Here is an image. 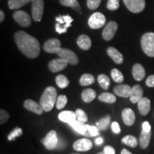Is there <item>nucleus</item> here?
I'll use <instances>...</instances> for the list:
<instances>
[{
	"mask_svg": "<svg viewBox=\"0 0 154 154\" xmlns=\"http://www.w3.org/2000/svg\"><path fill=\"white\" fill-rule=\"evenodd\" d=\"M14 41L19 50L26 57L34 59L39 55V42L34 36L23 31H19L14 34Z\"/></svg>",
	"mask_w": 154,
	"mask_h": 154,
	"instance_id": "obj_1",
	"label": "nucleus"
},
{
	"mask_svg": "<svg viewBox=\"0 0 154 154\" xmlns=\"http://www.w3.org/2000/svg\"><path fill=\"white\" fill-rule=\"evenodd\" d=\"M57 90L53 86H49L44 90L43 94L40 99L39 103L43 108L44 111L46 112L52 110L54 106V103L57 102Z\"/></svg>",
	"mask_w": 154,
	"mask_h": 154,
	"instance_id": "obj_2",
	"label": "nucleus"
},
{
	"mask_svg": "<svg viewBox=\"0 0 154 154\" xmlns=\"http://www.w3.org/2000/svg\"><path fill=\"white\" fill-rule=\"evenodd\" d=\"M142 49L146 55L154 57V33L149 32L144 34L140 41Z\"/></svg>",
	"mask_w": 154,
	"mask_h": 154,
	"instance_id": "obj_3",
	"label": "nucleus"
},
{
	"mask_svg": "<svg viewBox=\"0 0 154 154\" xmlns=\"http://www.w3.org/2000/svg\"><path fill=\"white\" fill-rule=\"evenodd\" d=\"M56 32L59 34L66 33L68 28L72 26L73 19L69 15H59L56 17Z\"/></svg>",
	"mask_w": 154,
	"mask_h": 154,
	"instance_id": "obj_4",
	"label": "nucleus"
},
{
	"mask_svg": "<svg viewBox=\"0 0 154 154\" xmlns=\"http://www.w3.org/2000/svg\"><path fill=\"white\" fill-rule=\"evenodd\" d=\"M106 17L102 13L95 12L88 19V24L90 28L93 29H98L101 28L106 24Z\"/></svg>",
	"mask_w": 154,
	"mask_h": 154,
	"instance_id": "obj_5",
	"label": "nucleus"
},
{
	"mask_svg": "<svg viewBox=\"0 0 154 154\" xmlns=\"http://www.w3.org/2000/svg\"><path fill=\"white\" fill-rule=\"evenodd\" d=\"M58 57L66 61L68 63L72 65H76L79 62V58L76 54L72 50L64 48H61L57 53Z\"/></svg>",
	"mask_w": 154,
	"mask_h": 154,
	"instance_id": "obj_6",
	"label": "nucleus"
},
{
	"mask_svg": "<svg viewBox=\"0 0 154 154\" xmlns=\"http://www.w3.org/2000/svg\"><path fill=\"white\" fill-rule=\"evenodd\" d=\"M44 0H32V18L35 22H40L44 14Z\"/></svg>",
	"mask_w": 154,
	"mask_h": 154,
	"instance_id": "obj_7",
	"label": "nucleus"
},
{
	"mask_svg": "<svg viewBox=\"0 0 154 154\" xmlns=\"http://www.w3.org/2000/svg\"><path fill=\"white\" fill-rule=\"evenodd\" d=\"M42 143L45 146L47 150H53L57 147L58 145V138L57 133L55 131H50L48 134L46 135L44 139H42Z\"/></svg>",
	"mask_w": 154,
	"mask_h": 154,
	"instance_id": "obj_8",
	"label": "nucleus"
},
{
	"mask_svg": "<svg viewBox=\"0 0 154 154\" xmlns=\"http://www.w3.org/2000/svg\"><path fill=\"white\" fill-rule=\"evenodd\" d=\"M128 10L134 13L141 12L145 8V0H123Z\"/></svg>",
	"mask_w": 154,
	"mask_h": 154,
	"instance_id": "obj_9",
	"label": "nucleus"
},
{
	"mask_svg": "<svg viewBox=\"0 0 154 154\" xmlns=\"http://www.w3.org/2000/svg\"><path fill=\"white\" fill-rule=\"evenodd\" d=\"M117 29H118V24L114 21H111L107 23L102 32L103 39H105L106 41H110L111 39H112Z\"/></svg>",
	"mask_w": 154,
	"mask_h": 154,
	"instance_id": "obj_10",
	"label": "nucleus"
},
{
	"mask_svg": "<svg viewBox=\"0 0 154 154\" xmlns=\"http://www.w3.org/2000/svg\"><path fill=\"white\" fill-rule=\"evenodd\" d=\"M14 20L22 26H29L31 24V18L27 13L24 11H17L13 14Z\"/></svg>",
	"mask_w": 154,
	"mask_h": 154,
	"instance_id": "obj_11",
	"label": "nucleus"
},
{
	"mask_svg": "<svg viewBox=\"0 0 154 154\" xmlns=\"http://www.w3.org/2000/svg\"><path fill=\"white\" fill-rule=\"evenodd\" d=\"M61 49V42L57 38H51L47 40L44 44V50L47 53H57Z\"/></svg>",
	"mask_w": 154,
	"mask_h": 154,
	"instance_id": "obj_12",
	"label": "nucleus"
},
{
	"mask_svg": "<svg viewBox=\"0 0 154 154\" xmlns=\"http://www.w3.org/2000/svg\"><path fill=\"white\" fill-rule=\"evenodd\" d=\"M68 62L65 61L64 59L59 58L51 60L49 63V69L51 72L56 73L62 71L67 66Z\"/></svg>",
	"mask_w": 154,
	"mask_h": 154,
	"instance_id": "obj_13",
	"label": "nucleus"
},
{
	"mask_svg": "<svg viewBox=\"0 0 154 154\" xmlns=\"http://www.w3.org/2000/svg\"><path fill=\"white\" fill-rule=\"evenodd\" d=\"M93 143L88 138H81L75 141L73 144V148L77 151H87L91 149Z\"/></svg>",
	"mask_w": 154,
	"mask_h": 154,
	"instance_id": "obj_14",
	"label": "nucleus"
},
{
	"mask_svg": "<svg viewBox=\"0 0 154 154\" xmlns=\"http://www.w3.org/2000/svg\"><path fill=\"white\" fill-rule=\"evenodd\" d=\"M24 106L26 110L32 111L36 114L41 115L43 113V108L41 106L40 103H36V101H33V100L28 99L26 100L24 103Z\"/></svg>",
	"mask_w": 154,
	"mask_h": 154,
	"instance_id": "obj_15",
	"label": "nucleus"
},
{
	"mask_svg": "<svg viewBox=\"0 0 154 154\" xmlns=\"http://www.w3.org/2000/svg\"><path fill=\"white\" fill-rule=\"evenodd\" d=\"M132 88L127 84H119L113 88V92L116 95L123 98L130 97Z\"/></svg>",
	"mask_w": 154,
	"mask_h": 154,
	"instance_id": "obj_16",
	"label": "nucleus"
},
{
	"mask_svg": "<svg viewBox=\"0 0 154 154\" xmlns=\"http://www.w3.org/2000/svg\"><path fill=\"white\" fill-rule=\"evenodd\" d=\"M58 118L62 122L66 123L71 125L76 120V113L71 111H63L60 113H59Z\"/></svg>",
	"mask_w": 154,
	"mask_h": 154,
	"instance_id": "obj_17",
	"label": "nucleus"
},
{
	"mask_svg": "<svg viewBox=\"0 0 154 154\" xmlns=\"http://www.w3.org/2000/svg\"><path fill=\"white\" fill-rule=\"evenodd\" d=\"M122 119L126 126H131L134 124L135 120H136V116L131 109L127 108L122 111Z\"/></svg>",
	"mask_w": 154,
	"mask_h": 154,
	"instance_id": "obj_18",
	"label": "nucleus"
},
{
	"mask_svg": "<svg viewBox=\"0 0 154 154\" xmlns=\"http://www.w3.org/2000/svg\"><path fill=\"white\" fill-rule=\"evenodd\" d=\"M138 108L140 114L147 115L151 110V101L146 97L141 98L138 102Z\"/></svg>",
	"mask_w": 154,
	"mask_h": 154,
	"instance_id": "obj_19",
	"label": "nucleus"
},
{
	"mask_svg": "<svg viewBox=\"0 0 154 154\" xmlns=\"http://www.w3.org/2000/svg\"><path fill=\"white\" fill-rule=\"evenodd\" d=\"M143 88H141V86L138 84L132 87V91L131 94L130 96V100L132 103H138L139 101V100L143 98Z\"/></svg>",
	"mask_w": 154,
	"mask_h": 154,
	"instance_id": "obj_20",
	"label": "nucleus"
},
{
	"mask_svg": "<svg viewBox=\"0 0 154 154\" xmlns=\"http://www.w3.org/2000/svg\"><path fill=\"white\" fill-rule=\"evenodd\" d=\"M107 54L111 59L117 64H121L124 62V57L116 49L110 47L107 49Z\"/></svg>",
	"mask_w": 154,
	"mask_h": 154,
	"instance_id": "obj_21",
	"label": "nucleus"
},
{
	"mask_svg": "<svg viewBox=\"0 0 154 154\" xmlns=\"http://www.w3.org/2000/svg\"><path fill=\"white\" fill-rule=\"evenodd\" d=\"M132 74L133 77L135 80L141 81L143 80L145 77L146 72L145 69L140 63H136L132 69Z\"/></svg>",
	"mask_w": 154,
	"mask_h": 154,
	"instance_id": "obj_22",
	"label": "nucleus"
},
{
	"mask_svg": "<svg viewBox=\"0 0 154 154\" xmlns=\"http://www.w3.org/2000/svg\"><path fill=\"white\" fill-rule=\"evenodd\" d=\"M77 44L83 50H88L91 47V40L89 36L82 34L77 38Z\"/></svg>",
	"mask_w": 154,
	"mask_h": 154,
	"instance_id": "obj_23",
	"label": "nucleus"
},
{
	"mask_svg": "<svg viewBox=\"0 0 154 154\" xmlns=\"http://www.w3.org/2000/svg\"><path fill=\"white\" fill-rule=\"evenodd\" d=\"M151 137V132H146L142 130L139 137V143L140 146L143 149H145L149 145L150 140Z\"/></svg>",
	"mask_w": 154,
	"mask_h": 154,
	"instance_id": "obj_24",
	"label": "nucleus"
},
{
	"mask_svg": "<svg viewBox=\"0 0 154 154\" xmlns=\"http://www.w3.org/2000/svg\"><path fill=\"white\" fill-rule=\"evenodd\" d=\"M96 96V91L91 88H87L85 89L82 94V100L85 103H90L95 99Z\"/></svg>",
	"mask_w": 154,
	"mask_h": 154,
	"instance_id": "obj_25",
	"label": "nucleus"
},
{
	"mask_svg": "<svg viewBox=\"0 0 154 154\" xmlns=\"http://www.w3.org/2000/svg\"><path fill=\"white\" fill-rule=\"evenodd\" d=\"M59 2L63 6L72 7L78 13L82 14V9H81L79 4L77 0H59Z\"/></svg>",
	"mask_w": 154,
	"mask_h": 154,
	"instance_id": "obj_26",
	"label": "nucleus"
},
{
	"mask_svg": "<svg viewBox=\"0 0 154 154\" xmlns=\"http://www.w3.org/2000/svg\"><path fill=\"white\" fill-rule=\"evenodd\" d=\"M32 2V0H9L8 6L11 9H17Z\"/></svg>",
	"mask_w": 154,
	"mask_h": 154,
	"instance_id": "obj_27",
	"label": "nucleus"
},
{
	"mask_svg": "<svg viewBox=\"0 0 154 154\" xmlns=\"http://www.w3.org/2000/svg\"><path fill=\"white\" fill-rule=\"evenodd\" d=\"M70 126H72L76 132L79 133L81 134L84 135L86 134V132L87 131L86 125L84 124V122H82V121L76 120L74 123H72Z\"/></svg>",
	"mask_w": 154,
	"mask_h": 154,
	"instance_id": "obj_28",
	"label": "nucleus"
},
{
	"mask_svg": "<svg viewBox=\"0 0 154 154\" xmlns=\"http://www.w3.org/2000/svg\"><path fill=\"white\" fill-rule=\"evenodd\" d=\"M95 82V79L93 75L90 74H84L81 76L79 84L82 86H88L93 84Z\"/></svg>",
	"mask_w": 154,
	"mask_h": 154,
	"instance_id": "obj_29",
	"label": "nucleus"
},
{
	"mask_svg": "<svg viewBox=\"0 0 154 154\" xmlns=\"http://www.w3.org/2000/svg\"><path fill=\"white\" fill-rule=\"evenodd\" d=\"M121 142L125 145L130 146L131 148L136 147L138 145V140L136 137L131 135H127L121 139Z\"/></svg>",
	"mask_w": 154,
	"mask_h": 154,
	"instance_id": "obj_30",
	"label": "nucleus"
},
{
	"mask_svg": "<svg viewBox=\"0 0 154 154\" xmlns=\"http://www.w3.org/2000/svg\"><path fill=\"white\" fill-rule=\"evenodd\" d=\"M98 83L99 84V85L101 86V87L104 90L109 89V86H110V79L105 74H100L98 76Z\"/></svg>",
	"mask_w": 154,
	"mask_h": 154,
	"instance_id": "obj_31",
	"label": "nucleus"
},
{
	"mask_svg": "<svg viewBox=\"0 0 154 154\" xmlns=\"http://www.w3.org/2000/svg\"><path fill=\"white\" fill-rule=\"evenodd\" d=\"M99 101L105 102L108 103H113L116 101V98L113 94L111 93H108V92H104L102 93L101 95L99 96Z\"/></svg>",
	"mask_w": 154,
	"mask_h": 154,
	"instance_id": "obj_32",
	"label": "nucleus"
},
{
	"mask_svg": "<svg viewBox=\"0 0 154 154\" xmlns=\"http://www.w3.org/2000/svg\"><path fill=\"white\" fill-rule=\"evenodd\" d=\"M56 84L61 88H65L69 86V81L66 76L63 74H59L56 77Z\"/></svg>",
	"mask_w": 154,
	"mask_h": 154,
	"instance_id": "obj_33",
	"label": "nucleus"
},
{
	"mask_svg": "<svg viewBox=\"0 0 154 154\" xmlns=\"http://www.w3.org/2000/svg\"><path fill=\"white\" fill-rule=\"evenodd\" d=\"M111 122V117L110 116H106L103 117V119H101L99 121H98L96 123V126L99 128V130H106L108 128V126H109Z\"/></svg>",
	"mask_w": 154,
	"mask_h": 154,
	"instance_id": "obj_34",
	"label": "nucleus"
},
{
	"mask_svg": "<svg viewBox=\"0 0 154 154\" xmlns=\"http://www.w3.org/2000/svg\"><path fill=\"white\" fill-rule=\"evenodd\" d=\"M111 77H112L113 80L115 82L121 84V83L124 82V75H123L121 71H119V69H112V71H111Z\"/></svg>",
	"mask_w": 154,
	"mask_h": 154,
	"instance_id": "obj_35",
	"label": "nucleus"
},
{
	"mask_svg": "<svg viewBox=\"0 0 154 154\" xmlns=\"http://www.w3.org/2000/svg\"><path fill=\"white\" fill-rule=\"evenodd\" d=\"M67 101H68V100H67V97L66 96L60 95L57 97V102H56V107H57V109H63V108L66 106Z\"/></svg>",
	"mask_w": 154,
	"mask_h": 154,
	"instance_id": "obj_36",
	"label": "nucleus"
},
{
	"mask_svg": "<svg viewBox=\"0 0 154 154\" xmlns=\"http://www.w3.org/2000/svg\"><path fill=\"white\" fill-rule=\"evenodd\" d=\"M76 119L78 121H82V122H86L88 120V116L86 115V112L84 111H83L82 109H76Z\"/></svg>",
	"mask_w": 154,
	"mask_h": 154,
	"instance_id": "obj_37",
	"label": "nucleus"
},
{
	"mask_svg": "<svg viewBox=\"0 0 154 154\" xmlns=\"http://www.w3.org/2000/svg\"><path fill=\"white\" fill-rule=\"evenodd\" d=\"M22 135V129L20 128H15L14 130H13L12 131H11L10 134L8 135V138L9 140H12L16 138L17 137H18V136H20Z\"/></svg>",
	"mask_w": 154,
	"mask_h": 154,
	"instance_id": "obj_38",
	"label": "nucleus"
},
{
	"mask_svg": "<svg viewBox=\"0 0 154 154\" xmlns=\"http://www.w3.org/2000/svg\"><path fill=\"white\" fill-rule=\"evenodd\" d=\"M119 7V0H109L107 3V9L111 11L117 10Z\"/></svg>",
	"mask_w": 154,
	"mask_h": 154,
	"instance_id": "obj_39",
	"label": "nucleus"
},
{
	"mask_svg": "<svg viewBox=\"0 0 154 154\" xmlns=\"http://www.w3.org/2000/svg\"><path fill=\"white\" fill-rule=\"evenodd\" d=\"M101 0H87V7L91 10H95L99 7Z\"/></svg>",
	"mask_w": 154,
	"mask_h": 154,
	"instance_id": "obj_40",
	"label": "nucleus"
},
{
	"mask_svg": "<svg viewBox=\"0 0 154 154\" xmlns=\"http://www.w3.org/2000/svg\"><path fill=\"white\" fill-rule=\"evenodd\" d=\"M86 128H87V132L89 134L90 136H96L99 134V129L97 128V126L86 125Z\"/></svg>",
	"mask_w": 154,
	"mask_h": 154,
	"instance_id": "obj_41",
	"label": "nucleus"
},
{
	"mask_svg": "<svg viewBox=\"0 0 154 154\" xmlns=\"http://www.w3.org/2000/svg\"><path fill=\"white\" fill-rule=\"evenodd\" d=\"M9 118V113L6 111L1 109V111H0V123H1V124L5 123L6 121L8 120Z\"/></svg>",
	"mask_w": 154,
	"mask_h": 154,
	"instance_id": "obj_42",
	"label": "nucleus"
},
{
	"mask_svg": "<svg viewBox=\"0 0 154 154\" xmlns=\"http://www.w3.org/2000/svg\"><path fill=\"white\" fill-rule=\"evenodd\" d=\"M111 129H112L113 132L114 133L116 134H120L121 132V128H120V126H119V123L116 122H113L112 124H111Z\"/></svg>",
	"mask_w": 154,
	"mask_h": 154,
	"instance_id": "obj_43",
	"label": "nucleus"
},
{
	"mask_svg": "<svg viewBox=\"0 0 154 154\" xmlns=\"http://www.w3.org/2000/svg\"><path fill=\"white\" fill-rule=\"evenodd\" d=\"M146 84L149 87H154V75H151L148 77L146 81Z\"/></svg>",
	"mask_w": 154,
	"mask_h": 154,
	"instance_id": "obj_44",
	"label": "nucleus"
},
{
	"mask_svg": "<svg viewBox=\"0 0 154 154\" xmlns=\"http://www.w3.org/2000/svg\"><path fill=\"white\" fill-rule=\"evenodd\" d=\"M103 153L105 154H115L116 151L112 146H105L104 149H103Z\"/></svg>",
	"mask_w": 154,
	"mask_h": 154,
	"instance_id": "obj_45",
	"label": "nucleus"
},
{
	"mask_svg": "<svg viewBox=\"0 0 154 154\" xmlns=\"http://www.w3.org/2000/svg\"><path fill=\"white\" fill-rule=\"evenodd\" d=\"M151 126H150L149 123L148 121H145L142 124V130L146 132H149L151 131Z\"/></svg>",
	"mask_w": 154,
	"mask_h": 154,
	"instance_id": "obj_46",
	"label": "nucleus"
},
{
	"mask_svg": "<svg viewBox=\"0 0 154 154\" xmlns=\"http://www.w3.org/2000/svg\"><path fill=\"white\" fill-rule=\"evenodd\" d=\"M103 139L101 137H99L96 139V143L97 145H101V144L103 143Z\"/></svg>",
	"mask_w": 154,
	"mask_h": 154,
	"instance_id": "obj_47",
	"label": "nucleus"
},
{
	"mask_svg": "<svg viewBox=\"0 0 154 154\" xmlns=\"http://www.w3.org/2000/svg\"><path fill=\"white\" fill-rule=\"evenodd\" d=\"M4 19H5V14H4L3 11L1 10V11H0V22H2Z\"/></svg>",
	"mask_w": 154,
	"mask_h": 154,
	"instance_id": "obj_48",
	"label": "nucleus"
},
{
	"mask_svg": "<svg viewBox=\"0 0 154 154\" xmlns=\"http://www.w3.org/2000/svg\"><path fill=\"white\" fill-rule=\"evenodd\" d=\"M121 154H132L131 152H130L129 151H128V150L126 149H124L121 151Z\"/></svg>",
	"mask_w": 154,
	"mask_h": 154,
	"instance_id": "obj_49",
	"label": "nucleus"
},
{
	"mask_svg": "<svg viewBox=\"0 0 154 154\" xmlns=\"http://www.w3.org/2000/svg\"><path fill=\"white\" fill-rule=\"evenodd\" d=\"M96 154H105V153H103V152H100V153H96Z\"/></svg>",
	"mask_w": 154,
	"mask_h": 154,
	"instance_id": "obj_50",
	"label": "nucleus"
},
{
	"mask_svg": "<svg viewBox=\"0 0 154 154\" xmlns=\"http://www.w3.org/2000/svg\"><path fill=\"white\" fill-rule=\"evenodd\" d=\"M71 154H77V153H71Z\"/></svg>",
	"mask_w": 154,
	"mask_h": 154,
	"instance_id": "obj_51",
	"label": "nucleus"
}]
</instances>
